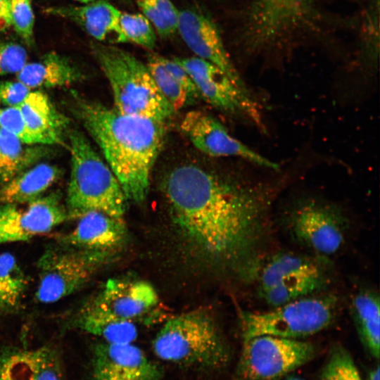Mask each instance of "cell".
Returning a JSON list of instances; mask_svg holds the SVG:
<instances>
[{
  "mask_svg": "<svg viewBox=\"0 0 380 380\" xmlns=\"http://www.w3.org/2000/svg\"><path fill=\"white\" fill-rule=\"evenodd\" d=\"M161 188L174 222L190 240L243 280L257 278L272 197L267 186L186 163L170 170Z\"/></svg>",
  "mask_w": 380,
  "mask_h": 380,
  "instance_id": "obj_1",
  "label": "cell"
},
{
  "mask_svg": "<svg viewBox=\"0 0 380 380\" xmlns=\"http://www.w3.org/2000/svg\"><path fill=\"white\" fill-rule=\"evenodd\" d=\"M70 109L99 146L127 201L143 202L164 143L165 122L121 113L76 91Z\"/></svg>",
  "mask_w": 380,
  "mask_h": 380,
  "instance_id": "obj_2",
  "label": "cell"
},
{
  "mask_svg": "<svg viewBox=\"0 0 380 380\" xmlns=\"http://www.w3.org/2000/svg\"><path fill=\"white\" fill-rule=\"evenodd\" d=\"M67 135L71 163L65 198L69 218L96 210L123 219L128 201L111 169L82 132L70 129Z\"/></svg>",
  "mask_w": 380,
  "mask_h": 380,
  "instance_id": "obj_3",
  "label": "cell"
},
{
  "mask_svg": "<svg viewBox=\"0 0 380 380\" xmlns=\"http://www.w3.org/2000/svg\"><path fill=\"white\" fill-rule=\"evenodd\" d=\"M152 347L159 359L188 367L219 369L230 360L227 343L215 322L201 310L167 319L156 335Z\"/></svg>",
  "mask_w": 380,
  "mask_h": 380,
  "instance_id": "obj_4",
  "label": "cell"
},
{
  "mask_svg": "<svg viewBox=\"0 0 380 380\" xmlns=\"http://www.w3.org/2000/svg\"><path fill=\"white\" fill-rule=\"evenodd\" d=\"M93 55L110 86L114 108L121 113L165 122L175 110L161 94L146 66L113 44H91Z\"/></svg>",
  "mask_w": 380,
  "mask_h": 380,
  "instance_id": "obj_5",
  "label": "cell"
},
{
  "mask_svg": "<svg viewBox=\"0 0 380 380\" xmlns=\"http://www.w3.org/2000/svg\"><path fill=\"white\" fill-rule=\"evenodd\" d=\"M337 306L334 295H310L267 311L243 312V341L263 335L292 339L314 335L331 324Z\"/></svg>",
  "mask_w": 380,
  "mask_h": 380,
  "instance_id": "obj_6",
  "label": "cell"
},
{
  "mask_svg": "<svg viewBox=\"0 0 380 380\" xmlns=\"http://www.w3.org/2000/svg\"><path fill=\"white\" fill-rule=\"evenodd\" d=\"M115 253L67 246L48 248L37 262L36 299L52 303L77 291L110 262Z\"/></svg>",
  "mask_w": 380,
  "mask_h": 380,
  "instance_id": "obj_7",
  "label": "cell"
},
{
  "mask_svg": "<svg viewBox=\"0 0 380 380\" xmlns=\"http://www.w3.org/2000/svg\"><path fill=\"white\" fill-rule=\"evenodd\" d=\"M315 348L310 342L274 336L243 341L235 380H278L310 361Z\"/></svg>",
  "mask_w": 380,
  "mask_h": 380,
  "instance_id": "obj_8",
  "label": "cell"
},
{
  "mask_svg": "<svg viewBox=\"0 0 380 380\" xmlns=\"http://www.w3.org/2000/svg\"><path fill=\"white\" fill-rule=\"evenodd\" d=\"M173 60L186 70L200 96L210 105L263 126L260 107L250 91L236 85L220 68L196 56Z\"/></svg>",
  "mask_w": 380,
  "mask_h": 380,
  "instance_id": "obj_9",
  "label": "cell"
},
{
  "mask_svg": "<svg viewBox=\"0 0 380 380\" xmlns=\"http://www.w3.org/2000/svg\"><path fill=\"white\" fill-rule=\"evenodd\" d=\"M70 219L58 191L25 204H0V244L26 241Z\"/></svg>",
  "mask_w": 380,
  "mask_h": 380,
  "instance_id": "obj_10",
  "label": "cell"
},
{
  "mask_svg": "<svg viewBox=\"0 0 380 380\" xmlns=\"http://www.w3.org/2000/svg\"><path fill=\"white\" fill-rule=\"evenodd\" d=\"M180 129L200 151L213 157H239L273 170L279 165L230 134L216 118L201 110H190L183 117Z\"/></svg>",
  "mask_w": 380,
  "mask_h": 380,
  "instance_id": "obj_11",
  "label": "cell"
},
{
  "mask_svg": "<svg viewBox=\"0 0 380 380\" xmlns=\"http://www.w3.org/2000/svg\"><path fill=\"white\" fill-rule=\"evenodd\" d=\"M289 227L299 243L322 256L335 254L345 241L341 215L329 205L315 201L304 203L293 211Z\"/></svg>",
  "mask_w": 380,
  "mask_h": 380,
  "instance_id": "obj_12",
  "label": "cell"
},
{
  "mask_svg": "<svg viewBox=\"0 0 380 380\" xmlns=\"http://www.w3.org/2000/svg\"><path fill=\"white\" fill-rule=\"evenodd\" d=\"M163 367L130 343L96 344L93 350V380H161Z\"/></svg>",
  "mask_w": 380,
  "mask_h": 380,
  "instance_id": "obj_13",
  "label": "cell"
},
{
  "mask_svg": "<svg viewBox=\"0 0 380 380\" xmlns=\"http://www.w3.org/2000/svg\"><path fill=\"white\" fill-rule=\"evenodd\" d=\"M177 32L196 55L220 68L236 85L248 90L225 49L215 25L200 11H179Z\"/></svg>",
  "mask_w": 380,
  "mask_h": 380,
  "instance_id": "obj_14",
  "label": "cell"
},
{
  "mask_svg": "<svg viewBox=\"0 0 380 380\" xmlns=\"http://www.w3.org/2000/svg\"><path fill=\"white\" fill-rule=\"evenodd\" d=\"M113 315L134 322L145 319L159 302L148 281L125 278L110 279L91 301Z\"/></svg>",
  "mask_w": 380,
  "mask_h": 380,
  "instance_id": "obj_15",
  "label": "cell"
},
{
  "mask_svg": "<svg viewBox=\"0 0 380 380\" xmlns=\"http://www.w3.org/2000/svg\"><path fill=\"white\" fill-rule=\"evenodd\" d=\"M76 219V226L61 238L63 246L116 253L127 241V231L122 218L91 210Z\"/></svg>",
  "mask_w": 380,
  "mask_h": 380,
  "instance_id": "obj_16",
  "label": "cell"
},
{
  "mask_svg": "<svg viewBox=\"0 0 380 380\" xmlns=\"http://www.w3.org/2000/svg\"><path fill=\"white\" fill-rule=\"evenodd\" d=\"M44 12L75 23L101 43L127 42L119 23L122 11L108 1L94 0L82 6H52Z\"/></svg>",
  "mask_w": 380,
  "mask_h": 380,
  "instance_id": "obj_17",
  "label": "cell"
},
{
  "mask_svg": "<svg viewBox=\"0 0 380 380\" xmlns=\"http://www.w3.org/2000/svg\"><path fill=\"white\" fill-rule=\"evenodd\" d=\"M0 380H65L51 348L14 349L0 355Z\"/></svg>",
  "mask_w": 380,
  "mask_h": 380,
  "instance_id": "obj_18",
  "label": "cell"
},
{
  "mask_svg": "<svg viewBox=\"0 0 380 380\" xmlns=\"http://www.w3.org/2000/svg\"><path fill=\"white\" fill-rule=\"evenodd\" d=\"M29 127L43 145H65L63 135L68 132L69 120L53 105L42 91H31L18 107Z\"/></svg>",
  "mask_w": 380,
  "mask_h": 380,
  "instance_id": "obj_19",
  "label": "cell"
},
{
  "mask_svg": "<svg viewBox=\"0 0 380 380\" xmlns=\"http://www.w3.org/2000/svg\"><path fill=\"white\" fill-rule=\"evenodd\" d=\"M16 78L31 89H51L79 82L84 75L69 58L51 51L37 61L27 63Z\"/></svg>",
  "mask_w": 380,
  "mask_h": 380,
  "instance_id": "obj_20",
  "label": "cell"
},
{
  "mask_svg": "<svg viewBox=\"0 0 380 380\" xmlns=\"http://www.w3.org/2000/svg\"><path fill=\"white\" fill-rule=\"evenodd\" d=\"M61 175L58 166L39 162L0 187V204H25L32 201L42 196Z\"/></svg>",
  "mask_w": 380,
  "mask_h": 380,
  "instance_id": "obj_21",
  "label": "cell"
},
{
  "mask_svg": "<svg viewBox=\"0 0 380 380\" xmlns=\"http://www.w3.org/2000/svg\"><path fill=\"white\" fill-rule=\"evenodd\" d=\"M75 326L109 343H133L138 336L136 322L120 318L91 302L80 311Z\"/></svg>",
  "mask_w": 380,
  "mask_h": 380,
  "instance_id": "obj_22",
  "label": "cell"
},
{
  "mask_svg": "<svg viewBox=\"0 0 380 380\" xmlns=\"http://www.w3.org/2000/svg\"><path fill=\"white\" fill-rule=\"evenodd\" d=\"M46 145H26L0 128V187L20 172L48 157Z\"/></svg>",
  "mask_w": 380,
  "mask_h": 380,
  "instance_id": "obj_23",
  "label": "cell"
},
{
  "mask_svg": "<svg viewBox=\"0 0 380 380\" xmlns=\"http://www.w3.org/2000/svg\"><path fill=\"white\" fill-rule=\"evenodd\" d=\"M379 295L370 289L360 290L352 298L350 314L358 336L371 355L379 360L380 343Z\"/></svg>",
  "mask_w": 380,
  "mask_h": 380,
  "instance_id": "obj_24",
  "label": "cell"
},
{
  "mask_svg": "<svg viewBox=\"0 0 380 380\" xmlns=\"http://www.w3.org/2000/svg\"><path fill=\"white\" fill-rule=\"evenodd\" d=\"M317 260L293 253H279L262 265L257 279L258 291L289 278L324 274Z\"/></svg>",
  "mask_w": 380,
  "mask_h": 380,
  "instance_id": "obj_25",
  "label": "cell"
},
{
  "mask_svg": "<svg viewBox=\"0 0 380 380\" xmlns=\"http://www.w3.org/2000/svg\"><path fill=\"white\" fill-rule=\"evenodd\" d=\"M326 284L325 274L301 276L279 281L259 293L273 308L318 293Z\"/></svg>",
  "mask_w": 380,
  "mask_h": 380,
  "instance_id": "obj_26",
  "label": "cell"
},
{
  "mask_svg": "<svg viewBox=\"0 0 380 380\" xmlns=\"http://www.w3.org/2000/svg\"><path fill=\"white\" fill-rule=\"evenodd\" d=\"M27 287L25 274L15 255L0 254V314L16 310Z\"/></svg>",
  "mask_w": 380,
  "mask_h": 380,
  "instance_id": "obj_27",
  "label": "cell"
},
{
  "mask_svg": "<svg viewBox=\"0 0 380 380\" xmlns=\"http://www.w3.org/2000/svg\"><path fill=\"white\" fill-rule=\"evenodd\" d=\"M141 13L162 37L177 32L179 11L170 0H137Z\"/></svg>",
  "mask_w": 380,
  "mask_h": 380,
  "instance_id": "obj_28",
  "label": "cell"
},
{
  "mask_svg": "<svg viewBox=\"0 0 380 380\" xmlns=\"http://www.w3.org/2000/svg\"><path fill=\"white\" fill-rule=\"evenodd\" d=\"M146 65L158 90L174 110L183 108L189 100L188 94L160 63L158 54L150 53Z\"/></svg>",
  "mask_w": 380,
  "mask_h": 380,
  "instance_id": "obj_29",
  "label": "cell"
},
{
  "mask_svg": "<svg viewBox=\"0 0 380 380\" xmlns=\"http://www.w3.org/2000/svg\"><path fill=\"white\" fill-rule=\"evenodd\" d=\"M319 380H362L350 353L341 344L330 349Z\"/></svg>",
  "mask_w": 380,
  "mask_h": 380,
  "instance_id": "obj_30",
  "label": "cell"
},
{
  "mask_svg": "<svg viewBox=\"0 0 380 380\" xmlns=\"http://www.w3.org/2000/svg\"><path fill=\"white\" fill-rule=\"evenodd\" d=\"M119 23L127 42H132L148 50L156 46V32L142 13L121 12Z\"/></svg>",
  "mask_w": 380,
  "mask_h": 380,
  "instance_id": "obj_31",
  "label": "cell"
},
{
  "mask_svg": "<svg viewBox=\"0 0 380 380\" xmlns=\"http://www.w3.org/2000/svg\"><path fill=\"white\" fill-rule=\"evenodd\" d=\"M0 128L26 145H43L41 139L29 129L18 107L0 108Z\"/></svg>",
  "mask_w": 380,
  "mask_h": 380,
  "instance_id": "obj_32",
  "label": "cell"
},
{
  "mask_svg": "<svg viewBox=\"0 0 380 380\" xmlns=\"http://www.w3.org/2000/svg\"><path fill=\"white\" fill-rule=\"evenodd\" d=\"M11 26L28 45L32 44L34 16L32 0H10Z\"/></svg>",
  "mask_w": 380,
  "mask_h": 380,
  "instance_id": "obj_33",
  "label": "cell"
},
{
  "mask_svg": "<svg viewBox=\"0 0 380 380\" xmlns=\"http://www.w3.org/2000/svg\"><path fill=\"white\" fill-rule=\"evenodd\" d=\"M27 53L14 42L0 43V76L17 74L27 63Z\"/></svg>",
  "mask_w": 380,
  "mask_h": 380,
  "instance_id": "obj_34",
  "label": "cell"
},
{
  "mask_svg": "<svg viewBox=\"0 0 380 380\" xmlns=\"http://www.w3.org/2000/svg\"><path fill=\"white\" fill-rule=\"evenodd\" d=\"M32 90L18 80L1 81L0 82V103L6 107H18Z\"/></svg>",
  "mask_w": 380,
  "mask_h": 380,
  "instance_id": "obj_35",
  "label": "cell"
},
{
  "mask_svg": "<svg viewBox=\"0 0 380 380\" xmlns=\"http://www.w3.org/2000/svg\"><path fill=\"white\" fill-rule=\"evenodd\" d=\"M158 58L168 72L184 89L189 100L200 96L193 80L182 66L173 59H168L160 55H158Z\"/></svg>",
  "mask_w": 380,
  "mask_h": 380,
  "instance_id": "obj_36",
  "label": "cell"
},
{
  "mask_svg": "<svg viewBox=\"0 0 380 380\" xmlns=\"http://www.w3.org/2000/svg\"><path fill=\"white\" fill-rule=\"evenodd\" d=\"M11 27L10 0H0V32Z\"/></svg>",
  "mask_w": 380,
  "mask_h": 380,
  "instance_id": "obj_37",
  "label": "cell"
},
{
  "mask_svg": "<svg viewBox=\"0 0 380 380\" xmlns=\"http://www.w3.org/2000/svg\"><path fill=\"white\" fill-rule=\"evenodd\" d=\"M379 365H377L369 372L365 380H379Z\"/></svg>",
  "mask_w": 380,
  "mask_h": 380,
  "instance_id": "obj_38",
  "label": "cell"
},
{
  "mask_svg": "<svg viewBox=\"0 0 380 380\" xmlns=\"http://www.w3.org/2000/svg\"><path fill=\"white\" fill-rule=\"evenodd\" d=\"M264 1L270 2V3H283L289 0H264Z\"/></svg>",
  "mask_w": 380,
  "mask_h": 380,
  "instance_id": "obj_39",
  "label": "cell"
},
{
  "mask_svg": "<svg viewBox=\"0 0 380 380\" xmlns=\"http://www.w3.org/2000/svg\"><path fill=\"white\" fill-rule=\"evenodd\" d=\"M74 1H78L80 3H82V4H87V3H89V2H91L94 0H74Z\"/></svg>",
  "mask_w": 380,
  "mask_h": 380,
  "instance_id": "obj_40",
  "label": "cell"
},
{
  "mask_svg": "<svg viewBox=\"0 0 380 380\" xmlns=\"http://www.w3.org/2000/svg\"><path fill=\"white\" fill-rule=\"evenodd\" d=\"M285 380H303V379H300L298 376H290L287 379H286Z\"/></svg>",
  "mask_w": 380,
  "mask_h": 380,
  "instance_id": "obj_41",
  "label": "cell"
},
{
  "mask_svg": "<svg viewBox=\"0 0 380 380\" xmlns=\"http://www.w3.org/2000/svg\"><path fill=\"white\" fill-rule=\"evenodd\" d=\"M123 1H128V0H123Z\"/></svg>",
  "mask_w": 380,
  "mask_h": 380,
  "instance_id": "obj_42",
  "label": "cell"
}]
</instances>
